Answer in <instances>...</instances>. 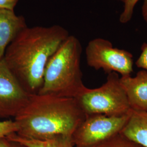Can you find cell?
Segmentation results:
<instances>
[{
  "instance_id": "cell-1",
  "label": "cell",
  "mask_w": 147,
  "mask_h": 147,
  "mask_svg": "<svg viewBox=\"0 0 147 147\" xmlns=\"http://www.w3.org/2000/svg\"><path fill=\"white\" fill-rule=\"evenodd\" d=\"M69 35L60 25L27 26L8 45L3 59L29 93H39L48 62Z\"/></svg>"
},
{
  "instance_id": "cell-2",
  "label": "cell",
  "mask_w": 147,
  "mask_h": 147,
  "mask_svg": "<svg viewBox=\"0 0 147 147\" xmlns=\"http://www.w3.org/2000/svg\"><path fill=\"white\" fill-rule=\"evenodd\" d=\"M86 117L74 98L31 94L14 118L19 136L45 140L58 135L71 137Z\"/></svg>"
},
{
  "instance_id": "cell-3",
  "label": "cell",
  "mask_w": 147,
  "mask_h": 147,
  "mask_svg": "<svg viewBox=\"0 0 147 147\" xmlns=\"http://www.w3.org/2000/svg\"><path fill=\"white\" fill-rule=\"evenodd\" d=\"M82 46L69 35L48 62L38 94L75 98L85 87L81 68Z\"/></svg>"
},
{
  "instance_id": "cell-4",
  "label": "cell",
  "mask_w": 147,
  "mask_h": 147,
  "mask_svg": "<svg viewBox=\"0 0 147 147\" xmlns=\"http://www.w3.org/2000/svg\"><path fill=\"white\" fill-rule=\"evenodd\" d=\"M118 74H108L106 81L100 87L90 89L84 87L75 98L86 115L103 114L124 116L131 109L126 92L121 84Z\"/></svg>"
},
{
  "instance_id": "cell-5",
  "label": "cell",
  "mask_w": 147,
  "mask_h": 147,
  "mask_svg": "<svg viewBox=\"0 0 147 147\" xmlns=\"http://www.w3.org/2000/svg\"><path fill=\"white\" fill-rule=\"evenodd\" d=\"M87 64L96 70L102 69L106 74L115 72L121 77L131 76L133 72V56L125 50L113 47L104 38L91 40L86 48Z\"/></svg>"
},
{
  "instance_id": "cell-6",
  "label": "cell",
  "mask_w": 147,
  "mask_h": 147,
  "mask_svg": "<svg viewBox=\"0 0 147 147\" xmlns=\"http://www.w3.org/2000/svg\"><path fill=\"white\" fill-rule=\"evenodd\" d=\"M130 113L118 117L103 114L87 115L71 137L75 147L90 146L121 133Z\"/></svg>"
},
{
  "instance_id": "cell-7",
  "label": "cell",
  "mask_w": 147,
  "mask_h": 147,
  "mask_svg": "<svg viewBox=\"0 0 147 147\" xmlns=\"http://www.w3.org/2000/svg\"><path fill=\"white\" fill-rule=\"evenodd\" d=\"M31 95L11 73L3 58L0 60V118H15Z\"/></svg>"
},
{
  "instance_id": "cell-8",
  "label": "cell",
  "mask_w": 147,
  "mask_h": 147,
  "mask_svg": "<svg viewBox=\"0 0 147 147\" xmlns=\"http://www.w3.org/2000/svg\"><path fill=\"white\" fill-rule=\"evenodd\" d=\"M132 110L147 111V71H139L135 77H121Z\"/></svg>"
},
{
  "instance_id": "cell-9",
  "label": "cell",
  "mask_w": 147,
  "mask_h": 147,
  "mask_svg": "<svg viewBox=\"0 0 147 147\" xmlns=\"http://www.w3.org/2000/svg\"><path fill=\"white\" fill-rule=\"evenodd\" d=\"M27 27L23 16H17L14 11L0 9V60L11 42Z\"/></svg>"
},
{
  "instance_id": "cell-10",
  "label": "cell",
  "mask_w": 147,
  "mask_h": 147,
  "mask_svg": "<svg viewBox=\"0 0 147 147\" xmlns=\"http://www.w3.org/2000/svg\"><path fill=\"white\" fill-rule=\"evenodd\" d=\"M121 134L143 147H147V111L132 110Z\"/></svg>"
},
{
  "instance_id": "cell-11",
  "label": "cell",
  "mask_w": 147,
  "mask_h": 147,
  "mask_svg": "<svg viewBox=\"0 0 147 147\" xmlns=\"http://www.w3.org/2000/svg\"><path fill=\"white\" fill-rule=\"evenodd\" d=\"M11 141L20 143L27 147H74L71 137L58 135L45 140H36L20 136L13 133L5 137Z\"/></svg>"
},
{
  "instance_id": "cell-12",
  "label": "cell",
  "mask_w": 147,
  "mask_h": 147,
  "mask_svg": "<svg viewBox=\"0 0 147 147\" xmlns=\"http://www.w3.org/2000/svg\"><path fill=\"white\" fill-rule=\"evenodd\" d=\"M82 147H143L132 141L122 134H118L105 140Z\"/></svg>"
},
{
  "instance_id": "cell-13",
  "label": "cell",
  "mask_w": 147,
  "mask_h": 147,
  "mask_svg": "<svg viewBox=\"0 0 147 147\" xmlns=\"http://www.w3.org/2000/svg\"><path fill=\"white\" fill-rule=\"evenodd\" d=\"M140 0H125L124 9L119 18V21L122 24H126L130 21L134 13V10L137 3Z\"/></svg>"
},
{
  "instance_id": "cell-14",
  "label": "cell",
  "mask_w": 147,
  "mask_h": 147,
  "mask_svg": "<svg viewBox=\"0 0 147 147\" xmlns=\"http://www.w3.org/2000/svg\"><path fill=\"white\" fill-rule=\"evenodd\" d=\"M18 126L14 121H0V138L5 137L18 131Z\"/></svg>"
},
{
  "instance_id": "cell-15",
  "label": "cell",
  "mask_w": 147,
  "mask_h": 147,
  "mask_svg": "<svg viewBox=\"0 0 147 147\" xmlns=\"http://www.w3.org/2000/svg\"><path fill=\"white\" fill-rule=\"evenodd\" d=\"M141 53L137 59L135 64L138 68L147 71V42H144L141 47Z\"/></svg>"
},
{
  "instance_id": "cell-16",
  "label": "cell",
  "mask_w": 147,
  "mask_h": 147,
  "mask_svg": "<svg viewBox=\"0 0 147 147\" xmlns=\"http://www.w3.org/2000/svg\"><path fill=\"white\" fill-rule=\"evenodd\" d=\"M0 147H27L20 143L11 141L6 137L0 138Z\"/></svg>"
},
{
  "instance_id": "cell-17",
  "label": "cell",
  "mask_w": 147,
  "mask_h": 147,
  "mask_svg": "<svg viewBox=\"0 0 147 147\" xmlns=\"http://www.w3.org/2000/svg\"><path fill=\"white\" fill-rule=\"evenodd\" d=\"M19 0H0V9L14 11Z\"/></svg>"
},
{
  "instance_id": "cell-18",
  "label": "cell",
  "mask_w": 147,
  "mask_h": 147,
  "mask_svg": "<svg viewBox=\"0 0 147 147\" xmlns=\"http://www.w3.org/2000/svg\"><path fill=\"white\" fill-rule=\"evenodd\" d=\"M142 15L144 20L147 24V0H144L142 6Z\"/></svg>"
},
{
  "instance_id": "cell-19",
  "label": "cell",
  "mask_w": 147,
  "mask_h": 147,
  "mask_svg": "<svg viewBox=\"0 0 147 147\" xmlns=\"http://www.w3.org/2000/svg\"><path fill=\"white\" fill-rule=\"evenodd\" d=\"M119 1H121V2H124V1H125V0H119Z\"/></svg>"
}]
</instances>
